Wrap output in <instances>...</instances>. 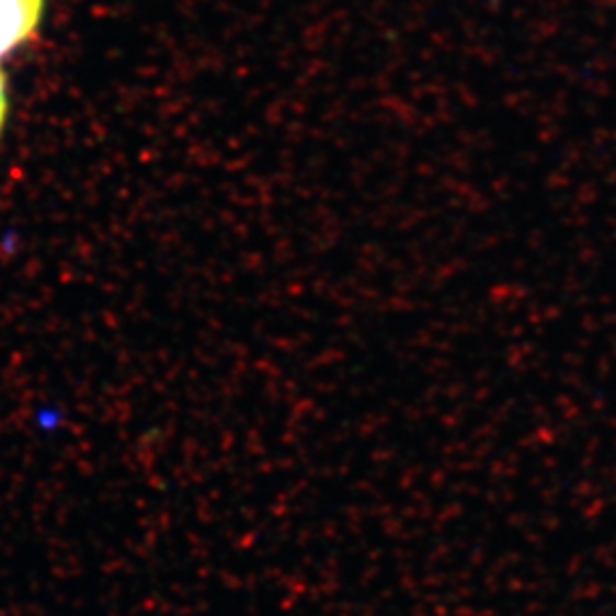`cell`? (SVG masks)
I'll use <instances>...</instances> for the list:
<instances>
[{
	"instance_id": "cell-1",
	"label": "cell",
	"mask_w": 616,
	"mask_h": 616,
	"mask_svg": "<svg viewBox=\"0 0 616 616\" xmlns=\"http://www.w3.org/2000/svg\"><path fill=\"white\" fill-rule=\"evenodd\" d=\"M44 12L46 0H0V60L37 35Z\"/></svg>"
},
{
	"instance_id": "cell-2",
	"label": "cell",
	"mask_w": 616,
	"mask_h": 616,
	"mask_svg": "<svg viewBox=\"0 0 616 616\" xmlns=\"http://www.w3.org/2000/svg\"><path fill=\"white\" fill-rule=\"evenodd\" d=\"M8 112H10V96H8V78L0 69V135H3L5 122H8Z\"/></svg>"
}]
</instances>
